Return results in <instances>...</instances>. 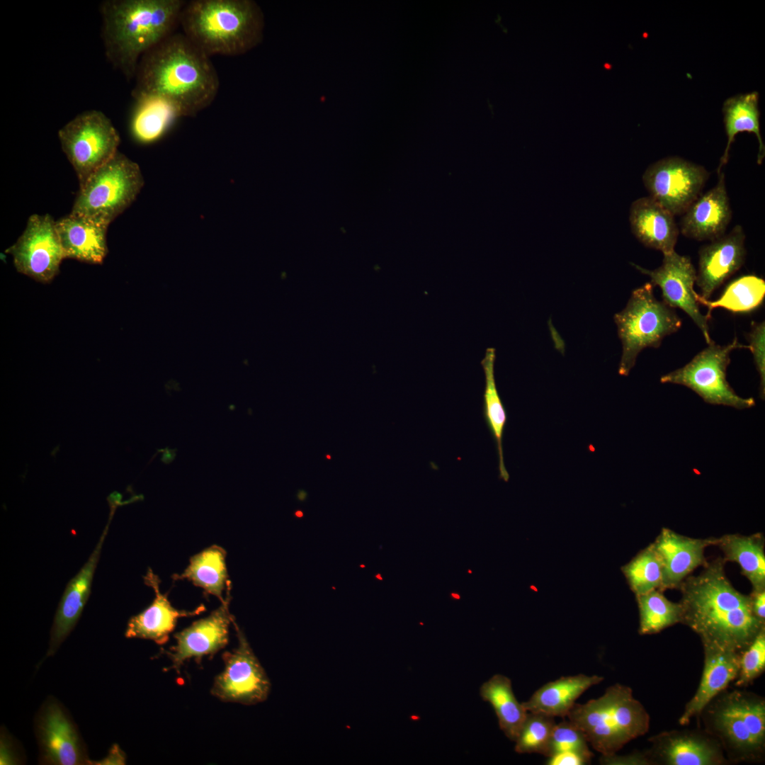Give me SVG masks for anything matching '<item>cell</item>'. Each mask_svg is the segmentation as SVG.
Listing matches in <instances>:
<instances>
[{
	"mask_svg": "<svg viewBox=\"0 0 765 765\" xmlns=\"http://www.w3.org/2000/svg\"><path fill=\"white\" fill-rule=\"evenodd\" d=\"M749 348L752 351L756 368L760 376V397H765V323H753L747 335Z\"/></svg>",
	"mask_w": 765,
	"mask_h": 765,
	"instance_id": "cell-39",
	"label": "cell"
},
{
	"mask_svg": "<svg viewBox=\"0 0 765 765\" xmlns=\"http://www.w3.org/2000/svg\"><path fill=\"white\" fill-rule=\"evenodd\" d=\"M716 543L717 537L691 538L670 528H662L651 543L662 565V591L679 589L693 570L707 563L705 550L710 545H715Z\"/></svg>",
	"mask_w": 765,
	"mask_h": 765,
	"instance_id": "cell-18",
	"label": "cell"
},
{
	"mask_svg": "<svg viewBox=\"0 0 765 765\" xmlns=\"http://www.w3.org/2000/svg\"><path fill=\"white\" fill-rule=\"evenodd\" d=\"M131 94L135 101L157 98L179 117H191L208 107L220 88L210 57L183 33H174L140 60Z\"/></svg>",
	"mask_w": 765,
	"mask_h": 765,
	"instance_id": "cell-2",
	"label": "cell"
},
{
	"mask_svg": "<svg viewBox=\"0 0 765 765\" xmlns=\"http://www.w3.org/2000/svg\"><path fill=\"white\" fill-rule=\"evenodd\" d=\"M58 137L80 188L118 153L120 144L118 132L111 120L97 110L78 114L59 130Z\"/></svg>",
	"mask_w": 765,
	"mask_h": 765,
	"instance_id": "cell-8",
	"label": "cell"
},
{
	"mask_svg": "<svg viewBox=\"0 0 765 765\" xmlns=\"http://www.w3.org/2000/svg\"><path fill=\"white\" fill-rule=\"evenodd\" d=\"M232 623L238 645L223 653L224 669L215 676L211 693L224 702L247 706L264 702L271 691L270 680L234 619Z\"/></svg>",
	"mask_w": 765,
	"mask_h": 765,
	"instance_id": "cell-11",
	"label": "cell"
},
{
	"mask_svg": "<svg viewBox=\"0 0 765 765\" xmlns=\"http://www.w3.org/2000/svg\"><path fill=\"white\" fill-rule=\"evenodd\" d=\"M704 665L698 689L686 703L679 722L687 725L736 679L741 654L716 647L703 646Z\"/></svg>",
	"mask_w": 765,
	"mask_h": 765,
	"instance_id": "cell-23",
	"label": "cell"
},
{
	"mask_svg": "<svg viewBox=\"0 0 765 765\" xmlns=\"http://www.w3.org/2000/svg\"><path fill=\"white\" fill-rule=\"evenodd\" d=\"M495 358V349L488 348L486 350L484 358L481 361L485 376L483 416L496 443L499 456V477L507 482L509 479V475L504 465L502 448V436L507 416L496 386L494 372Z\"/></svg>",
	"mask_w": 765,
	"mask_h": 765,
	"instance_id": "cell-31",
	"label": "cell"
},
{
	"mask_svg": "<svg viewBox=\"0 0 765 765\" xmlns=\"http://www.w3.org/2000/svg\"><path fill=\"white\" fill-rule=\"evenodd\" d=\"M562 752L593 756L584 733L570 720L555 724L545 756Z\"/></svg>",
	"mask_w": 765,
	"mask_h": 765,
	"instance_id": "cell-37",
	"label": "cell"
},
{
	"mask_svg": "<svg viewBox=\"0 0 765 765\" xmlns=\"http://www.w3.org/2000/svg\"><path fill=\"white\" fill-rule=\"evenodd\" d=\"M297 497L300 501H304L307 497V492L304 490H300L298 491Z\"/></svg>",
	"mask_w": 765,
	"mask_h": 765,
	"instance_id": "cell-45",
	"label": "cell"
},
{
	"mask_svg": "<svg viewBox=\"0 0 765 765\" xmlns=\"http://www.w3.org/2000/svg\"><path fill=\"white\" fill-rule=\"evenodd\" d=\"M749 596L754 616L760 620L765 622V589L752 590Z\"/></svg>",
	"mask_w": 765,
	"mask_h": 765,
	"instance_id": "cell-43",
	"label": "cell"
},
{
	"mask_svg": "<svg viewBox=\"0 0 765 765\" xmlns=\"http://www.w3.org/2000/svg\"><path fill=\"white\" fill-rule=\"evenodd\" d=\"M126 756L118 744H113L108 755L101 761H95L92 764H125Z\"/></svg>",
	"mask_w": 765,
	"mask_h": 765,
	"instance_id": "cell-44",
	"label": "cell"
},
{
	"mask_svg": "<svg viewBox=\"0 0 765 765\" xmlns=\"http://www.w3.org/2000/svg\"><path fill=\"white\" fill-rule=\"evenodd\" d=\"M143 185L139 165L118 152L80 188L71 212L109 225L134 202Z\"/></svg>",
	"mask_w": 765,
	"mask_h": 765,
	"instance_id": "cell-7",
	"label": "cell"
},
{
	"mask_svg": "<svg viewBox=\"0 0 765 765\" xmlns=\"http://www.w3.org/2000/svg\"><path fill=\"white\" fill-rule=\"evenodd\" d=\"M555 724L553 717L528 712L514 740L515 751L520 754L537 753L545 756Z\"/></svg>",
	"mask_w": 765,
	"mask_h": 765,
	"instance_id": "cell-36",
	"label": "cell"
},
{
	"mask_svg": "<svg viewBox=\"0 0 765 765\" xmlns=\"http://www.w3.org/2000/svg\"><path fill=\"white\" fill-rule=\"evenodd\" d=\"M715 186L698 198L683 214L680 231L698 241H713L725 234L732 218L725 174L720 173Z\"/></svg>",
	"mask_w": 765,
	"mask_h": 765,
	"instance_id": "cell-21",
	"label": "cell"
},
{
	"mask_svg": "<svg viewBox=\"0 0 765 765\" xmlns=\"http://www.w3.org/2000/svg\"><path fill=\"white\" fill-rule=\"evenodd\" d=\"M480 694L492 706L500 729L514 741L528 712L515 697L511 680L504 675L495 674L481 686Z\"/></svg>",
	"mask_w": 765,
	"mask_h": 765,
	"instance_id": "cell-30",
	"label": "cell"
},
{
	"mask_svg": "<svg viewBox=\"0 0 765 765\" xmlns=\"http://www.w3.org/2000/svg\"><path fill=\"white\" fill-rule=\"evenodd\" d=\"M55 222L49 214L30 215L22 234L6 251L17 271L40 283L51 282L65 259Z\"/></svg>",
	"mask_w": 765,
	"mask_h": 765,
	"instance_id": "cell-13",
	"label": "cell"
},
{
	"mask_svg": "<svg viewBox=\"0 0 765 765\" xmlns=\"http://www.w3.org/2000/svg\"><path fill=\"white\" fill-rule=\"evenodd\" d=\"M763 533L748 536L732 533L717 538L715 546L723 552V560L738 564L752 590L765 589V552Z\"/></svg>",
	"mask_w": 765,
	"mask_h": 765,
	"instance_id": "cell-27",
	"label": "cell"
},
{
	"mask_svg": "<svg viewBox=\"0 0 765 765\" xmlns=\"http://www.w3.org/2000/svg\"><path fill=\"white\" fill-rule=\"evenodd\" d=\"M65 258L101 264L108 254V225L70 212L55 222Z\"/></svg>",
	"mask_w": 765,
	"mask_h": 765,
	"instance_id": "cell-24",
	"label": "cell"
},
{
	"mask_svg": "<svg viewBox=\"0 0 765 765\" xmlns=\"http://www.w3.org/2000/svg\"><path fill=\"white\" fill-rule=\"evenodd\" d=\"M629 221L632 233L645 246L663 255L674 251L679 232L674 216L651 197L633 202Z\"/></svg>",
	"mask_w": 765,
	"mask_h": 765,
	"instance_id": "cell-25",
	"label": "cell"
},
{
	"mask_svg": "<svg viewBox=\"0 0 765 765\" xmlns=\"http://www.w3.org/2000/svg\"><path fill=\"white\" fill-rule=\"evenodd\" d=\"M548 758L547 764L550 765H584L590 763L591 759V757L575 752L557 753Z\"/></svg>",
	"mask_w": 765,
	"mask_h": 765,
	"instance_id": "cell-41",
	"label": "cell"
},
{
	"mask_svg": "<svg viewBox=\"0 0 765 765\" xmlns=\"http://www.w3.org/2000/svg\"><path fill=\"white\" fill-rule=\"evenodd\" d=\"M639 610L640 635L661 632L681 621V608L679 602L669 600L659 589L635 596Z\"/></svg>",
	"mask_w": 765,
	"mask_h": 765,
	"instance_id": "cell-34",
	"label": "cell"
},
{
	"mask_svg": "<svg viewBox=\"0 0 765 765\" xmlns=\"http://www.w3.org/2000/svg\"><path fill=\"white\" fill-rule=\"evenodd\" d=\"M604 680L603 676L579 674L562 676L548 682L522 703L527 712L551 717H567L577 699L590 687Z\"/></svg>",
	"mask_w": 765,
	"mask_h": 765,
	"instance_id": "cell-26",
	"label": "cell"
},
{
	"mask_svg": "<svg viewBox=\"0 0 765 765\" xmlns=\"http://www.w3.org/2000/svg\"><path fill=\"white\" fill-rule=\"evenodd\" d=\"M1 759L2 764H19L24 761L19 746L4 728L1 729Z\"/></svg>",
	"mask_w": 765,
	"mask_h": 765,
	"instance_id": "cell-40",
	"label": "cell"
},
{
	"mask_svg": "<svg viewBox=\"0 0 765 765\" xmlns=\"http://www.w3.org/2000/svg\"><path fill=\"white\" fill-rule=\"evenodd\" d=\"M745 234L740 225L727 234L702 246L698 252L696 283L700 296L709 300L713 292L743 265L746 249Z\"/></svg>",
	"mask_w": 765,
	"mask_h": 765,
	"instance_id": "cell-17",
	"label": "cell"
},
{
	"mask_svg": "<svg viewBox=\"0 0 765 765\" xmlns=\"http://www.w3.org/2000/svg\"><path fill=\"white\" fill-rule=\"evenodd\" d=\"M631 264L648 276L653 285L660 288L664 302L672 308L684 311L701 329L707 344L713 342L709 334V319L701 312L696 300L697 293L693 289L696 271L690 257L673 251L664 254L662 265L653 270Z\"/></svg>",
	"mask_w": 765,
	"mask_h": 765,
	"instance_id": "cell-14",
	"label": "cell"
},
{
	"mask_svg": "<svg viewBox=\"0 0 765 765\" xmlns=\"http://www.w3.org/2000/svg\"><path fill=\"white\" fill-rule=\"evenodd\" d=\"M360 567H365L366 566L364 565H361Z\"/></svg>",
	"mask_w": 765,
	"mask_h": 765,
	"instance_id": "cell-50",
	"label": "cell"
},
{
	"mask_svg": "<svg viewBox=\"0 0 765 765\" xmlns=\"http://www.w3.org/2000/svg\"><path fill=\"white\" fill-rule=\"evenodd\" d=\"M621 570L635 596L654 589L662 591V565L652 543L623 566Z\"/></svg>",
	"mask_w": 765,
	"mask_h": 765,
	"instance_id": "cell-35",
	"label": "cell"
},
{
	"mask_svg": "<svg viewBox=\"0 0 765 765\" xmlns=\"http://www.w3.org/2000/svg\"><path fill=\"white\" fill-rule=\"evenodd\" d=\"M294 515H295V517H297V518H302V516H304V514H303L302 511H301V510H297V511H295V512L294 513Z\"/></svg>",
	"mask_w": 765,
	"mask_h": 765,
	"instance_id": "cell-47",
	"label": "cell"
},
{
	"mask_svg": "<svg viewBox=\"0 0 765 765\" xmlns=\"http://www.w3.org/2000/svg\"><path fill=\"white\" fill-rule=\"evenodd\" d=\"M710 703L706 712L707 727L716 737L730 760L753 761L764 756V747L754 740L739 705L736 692L723 693Z\"/></svg>",
	"mask_w": 765,
	"mask_h": 765,
	"instance_id": "cell-16",
	"label": "cell"
},
{
	"mask_svg": "<svg viewBox=\"0 0 765 765\" xmlns=\"http://www.w3.org/2000/svg\"><path fill=\"white\" fill-rule=\"evenodd\" d=\"M113 516V514H109L108 523L88 560L67 584L54 617L47 657L56 653L81 615L90 595L94 573Z\"/></svg>",
	"mask_w": 765,
	"mask_h": 765,
	"instance_id": "cell-19",
	"label": "cell"
},
{
	"mask_svg": "<svg viewBox=\"0 0 765 765\" xmlns=\"http://www.w3.org/2000/svg\"><path fill=\"white\" fill-rule=\"evenodd\" d=\"M468 572L469 574H472V570H468Z\"/></svg>",
	"mask_w": 765,
	"mask_h": 765,
	"instance_id": "cell-49",
	"label": "cell"
},
{
	"mask_svg": "<svg viewBox=\"0 0 765 765\" xmlns=\"http://www.w3.org/2000/svg\"><path fill=\"white\" fill-rule=\"evenodd\" d=\"M375 577L378 580L382 581V577L381 576V574H380V573L376 574L375 575Z\"/></svg>",
	"mask_w": 765,
	"mask_h": 765,
	"instance_id": "cell-48",
	"label": "cell"
},
{
	"mask_svg": "<svg viewBox=\"0 0 765 765\" xmlns=\"http://www.w3.org/2000/svg\"><path fill=\"white\" fill-rule=\"evenodd\" d=\"M230 600V589L225 601L208 616L174 635L176 645L164 652L172 663L168 669H174L179 674L186 660L193 658L199 664L203 657L212 656L227 645L230 625L234 619L229 611Z\"/></svg>",
	"mask_w": 765,
	"mask_h": 765,
	"instance_id": "cell-15",
	"label": "cell"
},
{
	"mask_svg": "<svg viewBox=\"0 0 765 765\" xmlns=\"http://www.w3.org/2000/svg\"><path fill=\"white\" fill-rule=\"evenodd\" d=\"M650 742L652 746L647 753L653 764L722 765L728 761L716 739L695 732H664Z\"/></svg>",
	"mask_w": 765,
	"mask_h": 765,
	"instance_id": "cell-20",
	"label": "cell"
},
{
	"mask_svg": "<svg viewBox=\"0 0 765 765\" xmlns=\"http://www.w3.org/2000/svg\"><path fill=\"white\" fill-rule=\"evenodd\" d=\"M183 0H106L100 7L105 55L128 81L142 57L174 33Z\"/></svg>",
	"mask_w": 765,
	"mask_h": 765,
	"instance_id": "cell-3",
	"label": "cell"
},
{
	"mask_svg": "<svg viewBox=\"0 0 765 765\" xmlns=\"http://www.w3.org/2000/svg\"><path fill=\"white\" fill-rule=\"evenodd\" d=\"M143 578L144 583L153 589L155 597L147 608L129 619L125 636L127 638L151 640L162 645L168 642L178 618L199 614L205 608L201 604L191 611L178 610L171 604L167 593L160 591V579L152 569H148Z\"/></svg>",
	"mask_w": 765,
	"mask_h": 765,
	"instance_id": "cell-22",
	"label": "cell"
},
{
	"mask_svg": "<svg viewBox=\"0 0 765 765\" xmlns=\"http://www.w3.org/2000/svg\"><path fill=\"white\" fill-rule=\"evenodd\" d=\"M725 561L717 557L690 574L680 585L681 621L696 633L703 646L740 654L752 643L765 622L754 614L749 595L736 589L726 575Z\"/></svg>",
	"mask_w": 765,
	"mask_h": 765,
	"instance_id": "cell-1",
	"label": "cell"
},
{
	"mask_svg": "<svg viewBox=\"0 0 765 765\" xmlns=\"http://www.w3.org/2000/svg\"><path fill=\"white\" fill-rule=\"evenodd\" d=\"M765 295V281L754 275L741 276L731 282L716 300L703 299L696 295L698 304L708 307V319L715 308L722 307L732 312H749L759 307Z\"/></svg>",
	"mask_w": 765,
	"mask_h": 765,
	"instance_id": "cell-33",
	"label": "cell"
},
{
	"mask_svg": "<svg viewBox=\"0 0 765 765\" xmlns=\"http://www.w3.org/2000/svg\"><path fill=\"white\" fill-rule=\"evenodd\" d=\"M179 25L208 56H237L261 42L264 16L252 0H192L184 5Z\"/></svg>",
	"mask_w": 765,
	"mask_h": 765,
	"instance_id": "cell-4",
	"label": "cell"
},
{
	"mask_svg": "<svg viewBox=\"0 0 765 765\" xmlns=\"http://www.w3.org/2000/svg\"><path fill=\"white\" fill-rule=\"evenodd\" d=\"M708 177L703 166L669 157L650 165L642 182L649 196L675 216L683 215L698 198Z\"/></svg>",
	"mask_w": 765,
	"mask_h": 765,
	"instance_id": "cell-12",
	"label": "cell"
},
{
	"mask_svg": "<svg viewBox=\"0 0 765 765\" xmlns=\"http://www.w3.org/2000/svg\"><path fill=\"white\" fill-rule=\"evenodd\" d=\"M225 558L226 552L222 548L212 545L192 556L184 572L173 577L191 581L208 595H213L223 603V591L230 589Z\"/></svg>",
	"mask_w": 765,
	"mask_h": 765,
	"instance_id": "cell-29",
	"label": "cell"
},
{
	"mask_svg": "<svg viewBox=\"0 0 765 765\" xmlns=\"http://www.w3.org/2000/svg\"><path fill=\"white\" fill-rule=\"evenodd\" d=\"M450 597H451V598H453V599H460V594H458V593H456V592H455V591H453V592H451V593L450 594Z\"/></svg>",
	"mask_w": 765,
	"mask_h": 765,
	"instance_id": "cell-46",
	"label": "cell"
},
{
	"mask_svg": "<svg viewBox=\"0 0 765 765\" xmlns=\"http://www.w3.org/2000/svg\"><path fill=\"white\" fill-rule=\"evenodd\" d=\"M38 762L48 765L91 764L86 745L66 707L50 696L34 720Z\"/></svg>",
	"mask_w": 765,
	"mask_h": 765,
	"instance_id": "cell-10",
	"label": "cell"
},
{
	"mask_svg": "<svg viewBox=\"0 0 765 765\" xmlns=\"http://www.w3.org/2000/svg\"><path fill=\"white\" fill-rule=\"evenodd\" d=\"M136 102L130 121V132L139 143L150 144L157 141L179 117L169 103L160 98H144Z\"/></svg>",
	"mask_w": 765,
	"mask_h": 765,
	"instance_id": "cell-32",
	"label": "cell"
},
{
	"mask_svg": "<svg viewBox=\"0 0 765 765\" xmlns=\"http://www.w3.org/2000/svg\"><path fill=\"white\" fill-rule=\"evenodd\" d=\"M569 720L584 733L588 743L602 756L616 754L649 730L650 716L632 689L616 684L596 699L575 703Z\"/></svg>",
	"mask_w": 765,
	"mask_h": 765,
	"instance_id": "cell-5",
	"label": "cell"
},
{
	"mask_svg": "<svg viewBox=\"0 0 765 765\" xmlns=\"http://www.w3.org/2000/svg\"><path fill=\"white\" fill-rule=\"evenodd\" d=\"M613 319L622 344L618 373L623 376L628 375L641 351L658 348L665 336L682 325L674 308L655 298L651 283L635 289L625 308Z\"/></svg>",
	"mask_w": 765,
	"mask_h": 765,
	"instance_id": "cell-6",
	"label": "cell"
},
{
	"mask_svg": "<svg viewBox=\"0 0 765 765\" xmlns=\"http://www.w3.org/2000/svg\"><path fill=\"white\" fill-rule=\"evenodd\" d=\"M327 458L328 459H330V456H329V455H327Z\"/></svg>",
	"mask_w": 765,
	"mask_h": 765,
	"instance_id": "cell-51",
	"label": "cell"
},
{
	"mask_svg": "<svg viewBox=\"0 0 765 765\" xmlns=\"http://www.w3.org/2000/svg\"><path fill=\"white\" fill-rule=\"evenodd\" d=\"M765 669V628L742 652L735 686H745L761 675Z\"/></svg>",
	"mask_w": 765,
	"mask_h": 765,
	"instance_id": "cell-38",
	"label": "cell"
},
{
	"mask_svg": "<svg viewBox=\"0 0 765 765\" xmlns=\"http://www.w3.org/2000/svg\"><path fill=\"white\" fill-rule=\"evenodd\" d=\"M602 762L607 764H653L648 753H637L625 756H617L616 754L610 756H602Z\"/></svg>",
	"mask_w": 765,
	"mask_h": 765,
	"instance_id": "cell-42",
	"label": "cell"
},
{
	"mask_svg": "<svg viewBox=\"0 0 765 765\" xmlns=\"http://www.w3.org/2000/svg\"><path fill=\"white\" fill-rule=\"evenodd\" d=\"M759 94L756 91L738 94L727 98L723 103L724 124L727 137L726 147L720 158L718 174L727 162L730 146L735 136L742 132L755 135L759 143L757 164H761L765 156V146L760 132Z\"/></svg>",
	"mask_w": 765,
	"mask_h": 765,
	"instance_id": "cell-28",
	"label": "cell"
},
{
	"mask_svg": "<svg viewBox=\"0 0 765 765\" xmlns=\"http://www.w3.org/2000/svg\"><path fill=\"white\" fill-rule=\"evenodd\" d=\"M739 348H749V346L740 344L736 338L726 346L713 341L684 366L662 375L660 382L686 386L710 404L738 409L752 408L755 405L754 399L739 396L726 378L730 353Z\"/></svg>",
	"mask_w": 765,
	"mask_h": 765,
	"instance_id": "cell-9",
	"label": "cell"
}]
</instances>
